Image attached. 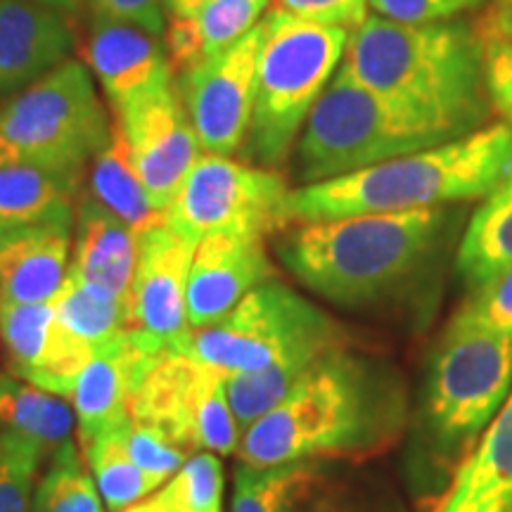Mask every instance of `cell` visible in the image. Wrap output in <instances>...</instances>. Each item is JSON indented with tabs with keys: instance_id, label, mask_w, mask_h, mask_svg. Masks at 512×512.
<instances>
[{
	"instance_id": "cell-5",
	"label": "cell",
	"mask_w": 512,
	"mask_h": 512,
	"mask_svg": "<svg viewBox=\"0 0 512 512\" xmlns=\"http://www.w3.org/2000/svg\"><path fill=\"white\" fill-rule=\"evenodd\" d=\"M261 24L254 114L242 155L256 166L278 169L342 67L351 31L306 22L278 8L268 10Z\"/></svg>"
},
{
	"instance_id": "cell-40",
	"label": "cell",
	"mask_w": 512,
	"mask_h": 512,
	"mask_svg": "<svg viewBox=\"0 0 512 512\" xmlns=\"http://www.w3.org/2000/svg\"><path fill=\"white\" fill-rule=\"evenodd\" d=\"M479 22L486 24V27H491L494 31H498V34L505 36L512 43V15H508V12L498 10L489 3V8H486L484 15L479 17Z\"/></svg>"
},
{
	"instance_id": "cell-34",
	"label": "cell",
	"mask_w": 512,
	"mask_h": 512,
	"mask_svg": "<svg viewBox=\"0 0 512 512\" xmlns=\"http://www.w3.org/2000/svg\"><path fill=\"white\" fill-rule=\"evenodd\" d=\"M453 320L512 339V266L470 290Z\"/></svg>"
},
{
	"instance_id": "cell-39",
	"label": "cell",
	"mask_w": 512,
	"mask_h": 512,
	"mask_svg": "<svg viewBox=\"0 0 512 512\" xmlns=\"http://www.w3.org/2000/svg\"><path fill=\"white\" fill-rule=\"evenodd\" d=\"M93 12L110 15L119 22H128L155 36H164L166 17L164 0H91Z\"/></svg>"
},
{
	"instance_id": "cell-19",
	"label": "cell",
	"mask_w": 512,
	"mask_h": 512,
	"mask_svg": "<svg viewBox=\"0 0 512 512\" xmlns=\"http://www.w3.org/2000/svg\"><path fill=\"white\" fill-rule=\"evenodd\" d=\"M86 62L110 107H119L174 74L164 38L93 12Z\"/></svg>"
},
{
	"instance_id": "cell-37",
	"label": "cell",
	"mask_w": 512,
	"mask_h": 512,
	"mask_svg": "<svg viewBox=\"0 0 512 512\" xmlns=\"http://www.w3.org/2000/svg\"><path fill=\"white\" fill-rule=\"evenodd\" d=\"M489 3L491 0H370V8L389 22L434 24L451 22Z\"/></svg>"
},
{
	"instance_id": "cell-18",
	"label": "cell",
	"mask_w": 512,
	"mask_h": 512,
	"mask_svg": "<svg viewBox=\"0 0 512 512\" xmlns=\"http://www.w3.org/2000/svg\"><path fill=\"white\" fill-rule=\"evenodd\" d=\"M69 17L36 0H0V98H8L69 60Z\"/></svg>"
},
{
	"instance_id": "cell-21",
	"label": "cell",
	"mask_w": 512,
	"mask_h": 512,
	"mask_svg": "<svg viewBox=\"0 0 512 512\" xmlns=\"http://www.w3.org/2000/svg\"><path fill=\"white\" fill-rule=\"evenodd\" d=\"M72 226L24 230L0 240V304L53 302L69 275Z\"/></svg>"
},
{
	"instance_id": "cell-4",
	"label": "cell",
	"mask_w": 512,
	"mask_h": 512,
	"mask_svg": "<svg viewBox=\"0 0 512 512\" xmlns=\"http://www.w3.org/2000/svg\"><path fill=\"white\" fill-rule=\"evenodd\" d=\"M512 176V128L486 124L430 150L292 190L287 223H323L484 200Z\"/></svg>"
},
{
	"instance_id": "cell-15",
	"label": "cell",
	"mask_w": 512,
	"mask_h": 512,
	"mask_svg": "<svg viewBox=\"0 0 512 512\" xmlns=\"http://www.w3.org/2000/svg\"><path fill=\"white\" fill-rule=\"evenodd\" d=\"M233 512H387L335 467L311 460L235 470Z\"/></svg>"
},
{
	"instance_id": "cell-3",
	"label": "cell",
	"mask_w": 512,
	"mask_h": 512,
	"mask_svg": "<svg viewBox=\"0 0 512 512\" xmlns=\"http://www.w3.org/2000/svg\"><path fill=\"white\" fill-rule=\"evenodd\" d=\"M342 67L384 98L458 133L489 124L484 48L475 22L401 24L368 17L349 38Z\"/></svg>"
},
{
	"instance_id": "cell-24",
	"label": "cell",
	"mask_w": 512,
	"mask_h": 512,
	"mask_svg": "<svg viewBox=\"0 0 512 512\" xmlns=\"http://www.w3.org/2000/svg\"><path fill=\"white\" fill-rule=\"evenodd\" d=\"M512 266V176L484 197L456 249V271L475 290Z\"/></svg>"
},
{
	"instance_id": "cell-22",
	"label": "cell",
	"mask_w": 512,
	"mask_h": 512,
	"mask_svg": "<svg viewBox=\"0 0 512 512\" xmlns=\"http://www.w3.org/2000/svg\"><path fill=\"white\" fill-rule=\"evenodd\" d=\"M83 176L36 164L0 166V240L24 230L72 226Z\"/></svg>"
},
{
	"instance_id": "cell-20",
	"label": "cell",
	"mask_w": 512,
	"mask_h": 512,
	"mask_svg": "<svg viewBox=\"0 0 512 512\" xmlns=\"http://www.w3.org/2000/svg\"><path fill=\"white\" fill-rule=\"evenodd\" d=\"M136 266L138 235L93 195H81L69 271L128 302Z\"/></svg>"
},
{
	"instance_id": "cell-11",
	"label": "cell",
	"mask_w": 512,
	"mask_h": 512,
	"mask_svg": "<svg viewBox=\"0 0 512 512\" xmlns=\"http://www.w3.org/2000/svg\"><path fill=\"white\" fill-rule=\"evenodd\" d=\"M128 418L157 427L183 451H238L242 439L228 406L226 373L171 351L152 366L128 401Z\"/></svg>"
},
{
	"instance_id": "cell-32",
	"label": "cell",
	"mask_w": 512,
	"mask_h": 512,
	"mask_svg": "<svg viewBox=\"0 0 512 512\" xmlns=\"http://www.w3.org/2000/svg\"><path fill=\"white\" fill-rule=\"evenodd\" d=\"M43 458L38 446L0 434V512H31V489Z\"/></svg>"
},
{
	"instance_id": "cell-31",
	"label": "cell",
	"mask_w": 512,
	"mask_h": 512,
	"mask_svg": "<svg viewBox=\"0 0 512 512\" xmlns=\"http://www.w3.org/2000/svg\"><path fill=\"white\" fill-rule=\"evenodd\" d=\"M271 0H211L202 12L192 17L200 38L204 60L223 53L256 29L264 19Z\"/></svg>"
},
{
	"instance_id": "cell-43",
	"label": "cell",
	"mask_w": 512,
	"mask_h": 512,
	"mask_svg": "<svg viewBox=\"0 0 512 512\" xmlns=\"http://www.w3.org/2000/svg\"><path fill=\"white\" fill-rule=\"evenodd\" d=\"M36 3H43L48 5V8L62 12V15L72 17L83 8V5H86V0H36Z\"/></svg>"
},
{
	"instance_id": "cell-13",
	"label": "cell",
	"mask_w": 512,
	"mask_h": 512,
	"mask_svg": "<svg viewBox=\"0 0 512 512\" xmlns=\"http://www.w3.org/2000/svg\"><path fill=\"white\" fill-rule=\"evenodd\" d=\"M261 41L264 24L235 46L176 76L192 128L209 155L233 157L245 147L254 114Z\"/></svg>"
},
{
	"instance_id": "cell-8",
	"label": "cell",
	"mask_w": 512,
	"mask_h": 512,
	"mask_svg": "<svg viewBox=\"0 0 512 512\" xmlns=\"http://www.w3.org/2000/svg\"><path fill=\"white\" fill-rule=\"evenodd\" d=\"M112 136V112L86 64L67 60L0 105V166L36 164L86 174Z\"/></svg>"
},
{
	"instance_id": "cell-28",
	"label": "cell",
	"mask_w": 512,
	"mask_h": 512,
	"mask_svg": "<svg viewBox=\"0 0 512 512\" xmlns=\"http://www.w3.org/2000/svg\"><path fill=\"white\" fill-rule=\"evenodd\" d=\"M86 460L93 470L95 486L112 512L128 510L164 484L162 479L147 475L133 463L119 437V430L105 432L95 439L86 448Z\"/></svg>"
},
{
	"instance_id": "cell-35",
	"label": "cell",
	"mask_w": 512,
	"mask_h": 512,
	"mask_svg": "<svg viewBox=\"0 0 512 512\" xmlns=\"http://www.w3.org/2000/svg\"><path fill=\"white\" fill-rule=\"evenodd\" d=\"M117 430L133 463H136L140 470H145L147 475L162 479V482L171 475H176V472L185 465V460H188V451L176 446L174 441L166 437L164 432H159L157 427L143 425V422L128 418L124 425L117 427Z\"/></svg>"
},
{
	"instance_id": "cell-1",
	"label": "cell",
	"mask_w": 512,
	"mask_h": 512,
	"mask_svg": "<svg viewBox=\"0 0 512 512\" xmlns=\"http://www.w3.org/2000/svg\"><path fill=\"white\" fill-rule=\"evenodd\" d=\"M463 221L465 211L453 204L299 223L278 242V256L311 292L344 309H366L437 287Z\"/></svg>"
},
{
	"instance_id": "cell-33",
	"label": "cell",
	"mask_w": 512,
	"mask_h": 512,
	"mask_svg": "<svg viewBox=\"0 0 512 512\" xmlns=\"http://www.w3.org/2000/svg\"><path fill=\"white\" fill-rule=\"evenodd\" d=\"M164 494L188 512H221L223 467L211 453H197L164 486Z\"/></svg>"
},
{
	"instance_id": "cell-27",
	"label": "cell",
	"mask_w": 512,
	"mask_h": 512,
	"mask_svg": "<svg viewBox=\"0 0 512 512\" xmlns=\"http://www.w3.org/2000/svg\"><path fill=\"white\" fill-rule=\"evenodd\" d=\"M57 323L98 351L131 328V304L69 271L53 299Z\"/></svg>"
},
{
	"instance_id": "cell-6",
	"label": "cell",
	"mask_w": 512,
	"mask_h": 512,
	"mask_svg": "<svg viewBox=\"0 0 512 512\" xmlns=\"http://www.w3.org/2000/svg\"><path fill=\"white\" fill-rule=\"evenodd\" d=\"M456 138L463 136L384 98L339 67L299 136L297 178L304 185L330 181Z\"/></svg>"
},
{
	"instance_id": "cell-9",
	"label": "cell",
	"mask_w": 512,
	"mask_h": 512,
	"mask_svg": "<svg viewBox=\"0 0 512 512\" xmlns=\"http://www.w3.org/2000/svg\"><path fill=\"white\" fill-rule=\"evenodd\" d=\"M347 347V335L318 306L283 283L259 285L228 316L192 330L188 354L221 373H256L271 366H311Z\"/></svg>"
},
{
	"instance_id": "cell-12",
	"label": "cell",
	"mask_w": 512,
	"mask_h": 512,
	"mask_svg": "<svg viewBox=\"0 0 512 512\" xmlns=\"http://www.w3.org/2000/svg\"><path fill=\"white\" fill-rule=\"evenodd\" d=\"M110 110L124 131L131 162L147 195L157 209L169 211L192 166L204 155L176 76H166L145 93Z\"/></svg>"
},
{
	"instance_id": "cell-29",
	"label": "cell",
	"mask_w": 512,
	"mask_h": 512,
	"mask_svg": "<svg viewBox=\"0 0 512 512\" xmlns=\"http://www.w3.org/2000/svg\"><path fill=\"white\" fill-rule=\"evenodd\" d=\"M309 366L285 363L271 366L256 373H230L226 375V396L233 418L238 422L240 434H245L254 422H259L290 394L299 377Z\"/></svg>"
},
{
	"instance_id": "cell-38",
	"label": "cell",
	"mask_w": 512,
	"mask_h": 512,
	"mask_svg": "<svg viewBox=\"0 0 512 512\" xmlns=\"http://www.w3.org/2000/svg\"><path fill=\"white\" fill-rule=\"evenodd\" d=\"M275 8L323 27H342L354 34L368 19L370 0H275Z\"/></svg>"
},
{
	"instance_id": "cell-42",
	"label": "cell",
	"mask_w": 512,
	"mask_h": 512,
	"mask_svg": "<svg viewBox=\"0 0 512 512\" xmlns=\"http://www.w3.org/2000/svg\"><path fill=\"white\" fill-rule=\"evenodd\" d=\"M126 512H188V510L181 508L176 501H171V498L162 491V494L152 496L150 501L140 503V505H136V508L126 510Z\"/></svg>"
},
{
	"instance_id": "cell-25",
	"label": "cell",
	"mask_w": 512,
	"mask_h": 512,
	"mask_svg": "<svg viewBox=\"0 0 512 512\" xmlns=\"http://www.w3.org/2000/svg\"><path fill=\"white\" fill-rule=\"evenodd\" d=\"M76 413L62 396L19 382L15 375H0V434L29 441L53 458L72 444Z\"/></svg>"
},
{
	"instance_id": "cell-23",
	"label": "cell",
	"mask_w": 512,
	"mask_h": 512,
	"mask_svg": "<svg viewBox=\"0 0 512 512\" xmlns=\"http://www.w3.org/2000/svg\"><path fill=\"white\" fill-rule=\"evenodd\" d=\"M439 512H512V399L456 470Z\"/></svg>"
},
{
	"instance_id": "cell-7",
	"label": "cell",
	"mask_w": 512,
	"mask_h": 512,
	"mask_svg": "<svg viewBox=\"0 0 512 512\" xmlns=\"http://www.w3.org/2000/svg\"><path fill=\"white\" fill-rule=\"evenodd\" d=\"M512 387V339L451 318L430 356L420 406V439L437 472L475 451Z\"/></svg>"
},
{
	"instance_id": "cell-16",
	"label": "cell",
	"mask_w": 512,
	"mask_h": 512,
	"mask_svg": "<svg viewBox=\"0 0 512 512\" xmlns=\"http://www.w3.org/2000/svg\"><path fill=\"white\" fill-rule=\"evenodd\" d=\"M0 342L12 375L57 396H72L95 349L57 323L53 302L0 304Z\"/></svg>"
},
{
	"instance_id": "cell-30",
	"label": "cell",
	"mask_w": 512,
	"mask_h": 512,
	"mask_svg": "<svg viewBox=\"0 0 512 512\" xmlns=\"http://www.w3.org/2000/svg\"><path fill=\"white\" fill-rule=\"evenodd\" d=\"M31 512H105L98 486L86 475L72 444L50 458L48 472L36 486Z\"/></svg>"
},
{
	"instance_id": "cell-26",
	"label": "cell",
	"mask_w": 512,
	"mask_h": 512,
	"mask_svg": "<svg viewBox=\"0 0 512 512\" xmlns=\"http://www.w3.org/2000/svg\"><path fill=\"white\" fill-rule=\"evenodd\" d=\"M91 195L117 214L133 233L145 235L147 230L166 223V211L157 209L147 190L140 183L136 166L131 162V150L124 131L112 117V136L100 155L91 162Z\"/></svg>"
},
{
	"instance_id": "cell-10",
	"label": "cell",
	"mask_w": 512,
	"mask_h": 512,
	"mask_svg": "<svg viewBox=\"0 0 512 512\" xmlns=\"http://www.w3.org/2000/svg\"><path fill=\"white\" fill-rule=\"evenodd\" d=\"M290 192L275 169L204 152L166 211V226L195 245L223 230L268 235L287 226Z\"/></svg>"
},
{
	"instance_id": "cell-41",
	"label": "cell",
	"mask_w": 512,
	"mask_h": 512,
	"mask_svg": "<svg viewBox=\"0 0 512 512\" xmlns=\"http://www.w3.org/2000/svg\"><path fill=\"white\" fill-rule=\"evenodd\" d=\"M211 0H164V10L169 17H195Z\"/></svg>"
},
{
	"instance_id": "cell-14",
	"label": "cell",
	"mask_w": 512,
	"mask_h": 512,
	"mask_svg": "<svg viewBox=\"0 0 512 512\" xmlns=\"http://www.w3.org/2000/svg\"><path fill=\"white\" fill-rule=\"evenodd\" d=\"M197 245L166 223L138 238L131 285V328L169 351L188 354V275Z\"/></svg>"
},
{
	"instance_id": "cell-17",
	"label": "cell",
	"mask_w": 512,
	"mask_h": 512,
	"mask_svg": "<svg viewBox=\"0 0 512 512\" xmlns=\"http://www.w3.org/2000/svg\"><path fill=\"white\" fill-rule=\"evenodd\" d=\"M264 240L266 235L223 230L197 245L188 275L192 330L219 323L249 292L275 278Z\"/></svg>"
},
{
	"instance_id": "cell-44",
	"label": "cell",
	"mask_w": 512,
	"mask_h": 512,
	"mask_svg": "<svg viewBox=\"0 0 512 512\" xmlns=\"http://www.w3.org/2000/svg\"><path fill=\"white\" fill-rule=\"evenodd\" d=\"M494 8H498V10H503V12H508V15H512V0H494Z\"/></svg>"
},
{
	"instance_id": "cell-2",
	"label": "cell",
	"mask_w": 512,
	"mask_h": 512,
	"mask_svg": "<svg viewBox=\"0 0 512 512\" xmlns=\"http://www.w3.org/2000/svg\"><path fill=\"white\" fill-rule=\"evenodd\" d=\"M406 415L396 370L342 347L316 358L290 394L242 434L238 451L249 467L373 456L394 444Z\"/></svg>"
},
{
	"instance_id": "cell-36",
	"label": "cell",
	"mask_w": 512,
	"mask_h": 512,
	"mask_svg": "<svg viewBox=\"0 0 512 512\" xmlns=\"http://www.w3.org/2000/svg\"><path fill=\"white\" fill-rule=\"evenodd\" d=\"M475 27L484 48V76L491 107L512 128V43L477 19Z\"/></svg>"
}]
</instances>
